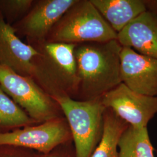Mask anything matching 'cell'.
<instances>
[{
  "instance_id": "cell-17",
  "label": "cell",
  "mask_w": 157,
  "mask_h": 157,
  "mask_svg": "<svg viewBox=\"0 0 157 157\" xmlns=\"http://www.w3.org/2000/svg\"><path fill=\"white\" fill-rule=\"evenodd\" d=\"M32 150L13 146H0V157H43Z\"/></svg>"
},
{
  "instance_id": "cell-18",
  "label": "cell",
  "mask_w": 157,
  "mask_h": 157,
  "mask_svg": "<svg viewBox=\"0 0 157 157\" xmlns=\"http://www.w3.org/2000/svg\"><path fill=\"white\" fill-rule=\"evenodd\" d=\"M43 157H76L73 141L68 142L57 147Z\"/></svg>"
},
{
  "instance_id": "cell-8",
  "label": "cell",
  "mask_w": 157,
  "mask_h": 157,
  "mask_svg": "<svg viewBox=\"0 0 157 157\" xmlns=\"http://www.w3.org/2000/svg\"><path fill=\"white\" fill-rule=\"evenodd\" d=\"M77 0H40L28 13L12 26L17 35L25 37L29 44L46 41L54 26Z\"/></svg>"
},
{
  "instance_id": "cell-15",
  "label": "cell",
  "mask_w": 157,
  "mask_h": 157,
  "mask_svg": "<svg viewBox=\"0 0 157 157\" xmlns=\"http://www.w3.org/2000/svg\"><path fill=\"white\" fill-rule=\"evenodd\" d=\"M37 124L0 87V133Z\"/></svg>"
},
{
  "instance_id": "cell-13",
  "label": "cell",
  "mask_w": 157,
  "mask_h": 157,
  "mask_svg": "<svg viewBox=\"0 0 157 157\" xmlns=\"http://www.w3.org/2000/svg\"><path fill=\"white\" fill-rule=\"evenodd\" d=\"M129 125L111 109L106 108L104 113L102 136L91 157H119V142Z\"/></svg>"
},
{
  "instance_id": "cell-10",
  "label": "cell",
  "mask_w": 157,
  "mask_h": 157,
  "mask_svg": "<svg viewBox=\"0 0 157 157\" xmlns=\"http://www.w3.org/2000/svg\"><path fill=\"white\" fill-rule=\"evenodd\" d=\"M38 53L33 46L23 42L0 13V64L32 78V61Z\"/></svg>"
},
{
  "instance_id": "cell-9",
  "label": "cell",
  "mask_w": 157,
  "mask_h": 157,
  "mask_svg": "<svg viewBox=\"0 0 157 157\" xmlns=\"http://www.w3.org/2000/svg\"><path fill=\"white\" fill-rule=\"evenodd\" d=\"M122 83L143 95L157 97V59L140 54L129 47L121 52Z\"/></svg>"
},
{
  "instance_id": "cell-16",
  "label": "cell",
  "mask_w": 157,
  "mask_h": 157,
  "mask_svg": "<svg viewBox=\"0 0 157 157\" xmlns=\"http://www.w3.org/2000/svg\"><path fill=\"white\" fill-rule=\"evenodd\" d=\"M34 2L33 0H0V13L12 25L28 13Z\"/></svg>"
},
{
  "instance_id": "cell-1",
  "label": "cell",
  "mask_w": 157,
  "mask_h": 157,
  "mask_svg": "<svg viewBox=\"0 0 157 157\" xmlns=\"http://www.w3.org/2000/svg\"><path fill=\"white\" fill-rule=\"evenodd\" d=\"M122 48L117 40L76 45L75 56L78 77L76 100L89 101L101 98L122 83Z\"/></svg>"
},
{
  "instance_id": "cell-14",
  "label": "cell",
  "mask_w": 157,
  "mask_h": 157,
  "mask_svg": "<svg viewBox=\"0 0 157 157\" xmlns=\"http://www.w3.org/2000/svg\"><path fill=\"white\" fill-rule=\"evenodd\" d=\"M119 157H155L147 128L129 125L118 144Z\"/></svg>"
},
{
  "instance_id": "cell-3",
  "label": "cell",
  "mask_w": 157,
  "mask_h": 157,
  "mask_svg": "<svg viewBox=\"0 0 157 157\" xmlns=\"http://www.w3.org/2000/svg\"><path fill=\"white\" fill-rule=\"evenodd\" d=\"M117 37L90 0H77L51 30L46 41L77 45L105 43Z\"/></svg>"
},
{
  "instance_id": "cell-2",
  "label": "cell",
  "mask_w": 157,
  "mask_h": 157,
  "mask_svg": "<svg viewBox=\"0 0 157 157\" xmlns=\"http://www.w3.org/2000/svg\"><path fill=\"white\" fill-rule=\"evenodd\" d=\"M76 44L45 41L32 45L38 54L32 61V78L51 97L76 99L78 86Z\"/></svg>"
},
{
  "instance_id": "cell-5",
  "label": "cell",
  "mask_w": 157,
  "mask_h": 157,
  "mask_svg": "<svg viewBox=\"0 0 157 157\" xmlns=\"http://www.w3.org/2000/svg\"><path fill=\"white\" fill-rule=\"evenodd\" d=\"M0 87L38 124L64 117L58 103L33 78L0 64Z\"/></svg>"
},
{
  "instance_id": "cell-11",
  "label": "cell",
  "mask_w": 157,
  "mask_h": 157,
  "mask_svg": "<svg viewBox=\"0 0 157 157\" xmlns=\"http://www.w3.org/2000/svg\"><path fill=\"white\" fill-rule=\"evenodd\" d=\"M117 40L123 47L157 59V15L144 12L118 33Z\"/></svg>"
},
{
  "instance_id": "cell-12",
  "label": "cell",
  "mask_w": 157,
  "mask_h": 157,
  "mask_svg": "<svg viewBox=\"0 0 157 157\" xmlns=\"http://www.w3.org/2000/svg\"><path fill=\"white\" fill-rule=\"evenodd\" d=\"M117 33L147 11L144 0H90Z\"/></svg>"
},
{
  "instance_id": "cell-4",
  "label": "cell",
  "mask_w": 157,
  "mask_h": 157,
  "mask_svg": "<svg viewBox=\"0 0 157 157\" xmlns=\"http://www.w3.org/2000/svg\"><path fill=\"white\" fill-rule=\"evenodd\" d=\"M66 118L73 139L76 157H91L101 140L105 107L101 98L78 101L67 96L51 97Z\"/></svg>"
},
{
  "instance_id": "cell-7",
  "label": "cell",
  "mask_w": 157,
  "mask_h": 157,
  "mask_svg": "<svg viewBox=\"0 0 157 157\" xmlns=\"http://www.w3.org/2000/svg\"><path fill=\"white\" fill-rule=\"evenodd\" d=\"M101 101L105 108L135 128H147L157 113V97L136 93L123 83L103 95Z\"/></svg>"
},
{
  "instance_id": "cell-6",
  "label": "cell",
  "mask_w": 157,
  "mask_h": 157,
  "mask_svg": "<svg viewBox=\"0 0 157 157\" xmlns=\"http://www.w3.org/2000/svg\"><path fill=\"white\" fill-rule=\"evenodd\" d=\"M73 141L64 117L0 133V146H13L47 155L58 146Z\"/></svg>"
},
{
  "instance_id": "cell-19",
  "label": "cell",
  "mask_w": 157,
  "mask_h": 157,
  "mask_svg": "<svg viewBox=\"0 0 157 157\" xmlns=\"http://www.w3.org/2000/svg\"><path fill=\"white\" fill-rule=\"evenodd\" d=\"M147 10L157 15V0H144Z\"/></svg>"
}]
</instances>
